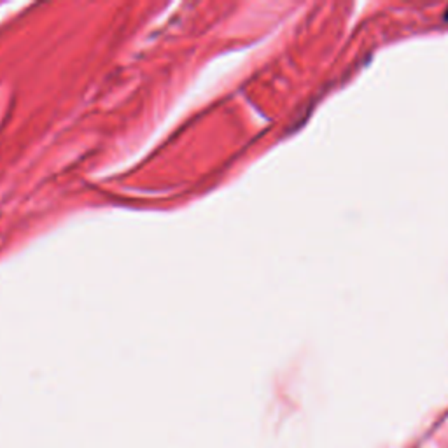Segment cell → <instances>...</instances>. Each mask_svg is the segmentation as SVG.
<instances>
[{
  "instance_id": "1",
  "label": "cell",
  "mask_w": 448,
  "mask_h": 448,
  "mask_svg": "<svg viewBox=\"0 0 448 448\" xmlns=\"http://www.w3.org/2000/svg\"><path fill=\"white\" fill-rule=\"evenodd\" d=\"M445 18H447V19H448V11H447V15H445Z\"/></svg>"
}]
</instances>
